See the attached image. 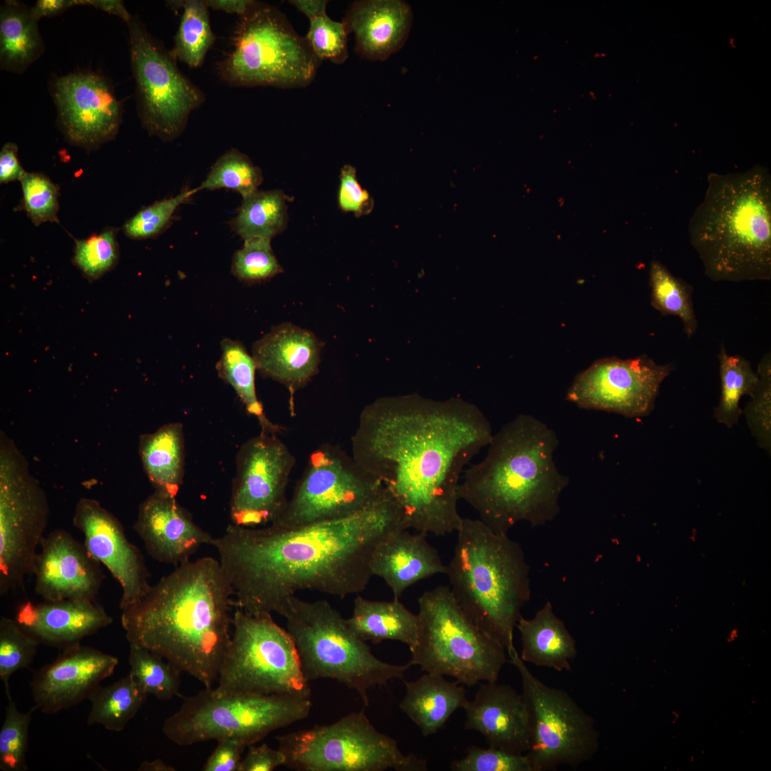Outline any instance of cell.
Masks as SVG:
<instances>
[{
  "label": "cell",
  "mask_w": 771,
  "mask_h": 771,
  "mask_svg": "<svg viewBox=\"0 0 771 771\" xmlns=\"http://www.w3.org/2000/svg\"><path fill=\"white\" fill-rule=\"evenodd\" d=\"M493 435L485 415L461 400L381 398L362 410L352 457L396 501L408 529L440 536L459 529L461 475Z\"/></svg>",
  "instance_id": "1"
},
{
  "label": "cell",
  "mask_w": 771,
  "mask_h": 771,
  "mask_svg": "<svg viewBox=\"0 0 771 771\" xmlns=\"http://www.w3.org/2000/svg\"><path fill=\"white\" fill-rule=\"evenodd\" d=\"M408 530L386 491L347 517L287 528L228 525L212 545L231 584L233 606L253 615L283 616L288 599L312 590L340 598L365 590L380 543Z\"/></svg>",
  "instance_id": "2"
},
{
  "label": "cell",
  "mask_w": 771,
  "mask_h": 771,
  "mask_svg": "<svg viewBox=\"0 0 771 771\" xmlns=\"http://www.w3.org/2000/svg\"><path fill=\"white\" fill-rule=\"evenodd\" d=\"M233 590L219 560L178 565L121 609L126 637L212 687L231 642Z\"/></svg>",
  "instance_id": "3"
},
{
  "label": "cell",
  "mask_w": 771,
  "mask_h": 771,
  "mask_svg": "<svg viewBox=\"0 0 771 771\" xmlns=\"http://www.w3.org/2000/svg\"><path fill=\"white\" fill-rule=\"evenodd\" d=\"M555 433L529 415H519L493 435L485 458L464 471L458 497L493 532L508 534L520 521L546 524L560 512L568 484L553 460Z\"/></svg>",
  "instance_id": "4"
},
{
  "label": "cell",
  "mask_w": 771,
  "mask_h": 771,
  "mask_svg": "<svg viewBox=\"0 0 771 771\" xmlns=\"http://www.w3.org/2000/svg\"><path fill=\"white\" fill-rule=\"evenodd\" d=\"M690 242L715 281L771 278V181L762 168L710 174L690 224Z\"/></svg>",
  "instance_id": "5"
},
{
  "label": "cell",
  "mask_w": 771,
  "mask_h": 771,
  "mask_svg": "<svg viewBox=\"0 0 771 771\" xmlns=\"http://www.w3.org/2000/svg\"><path fill=\"white\" fill-rule=\"evenodd\" d=\"M447 565L450 591L468 618L509 653L521 609L530 598V567L520 545L480 519L462 518Z\"/></svg>",
  "instance_id": "6"
},
{
  "label": "cell",
  "mask_w": 771,
  "mask_h": 771,
  "mask_svg": "<svg viewBox=\"0 0 771 771\" xmlns=\"http://www.w3.org/2000/svg\"><path fill=\"white\" fill-rule=\"evenodd\" d=\"M283 617L306 680H336L356 690L364 706L368 705L371 688L392 679L403 680L412 666L409 662L395 665L377 658L326 600L308 602L291 596Z\"/></svg>",
  "instance_id": "7"
},
{
  "label": "cell",
  "mask_w": 771,
  "mask_h": 771,
  "mask_svg": "<svg viewBox=\"0 0 771 771\" xmlns=\"http://www.w3.org/2000/svg\"><path fill=\"white\" fill-rule=\"evenodd\" d=\"M418 603V634L409 648V663L469 687L497 682L507 662L506 650L473 623L450 588L425 591Z\"/></svg>",
  "instance_id": "8"
},
{
  "label": "cell",
  "mask_w": 771,
  "mask_h": 771,
  "mask_svg": "<svg viewBox=\"0 0 771 771\" xmlns=\"http://www.w3.org/2000/svg\"><path fill=\"white\" fill-rule=\"evenodd\" d=\"M321 62L283 14L256 1L241 16L233 48L218 64V70L232 86L293 89L308 86Z\"/></svg>",
  "instance_id": "9"
},
{
  "label": "cell",
  "mask_w": 771,
  "mask_h": 771,
  "mask_svg": "<svg viewBox=\"0 0 771 771\" xmlns=\"http://www.w3.org/2000/svg\"><path fill=\"white\" fill-rule=\"evenodd\" d=\"M310 698L289 695H219L206 688L185 697L163 722L162 732L173 743L188 746L235 737L247 746L271 732L306 718Z\"/></svg>",
  "instance_id": "10"
},
{
  "label": "cell",
  "mask_w": 771,
  "mask_h": 771,
  "mask_svg": "<svg viewBox=\"0 0 771 771\" xmlns=\"http://www.w3.org/2000/svg\"><path fill=\"white\" fill-rule=\"evenodd\" d=\"M233 632L213 690L219 695H289L310 698L289 633L271 615H253L236 608Z\"/></svg>",
  "instance_id": "11"
},
{
  "label": "cell",
  "mask_w": 771,
  "mask_h": 771,
  "mask_svg": "<svg viewBox=\"0 0 771 771\" xmlns=\"http://www.w3.org/2000/svg\"><path fill=\"white\" fill-rule=\"evenodd\" d=\"M284 765L297 771H425L427 761L404 755L397 742L380 732L364 711L326 725L276 736Z\"/></svg>",
  "instance_id": "12"
},
{
  "label": "cell",
  "mask_w": 771,
  "mask_h": 771,
  "mask_svg": "<svg viewBox=\"0 0 771 771\" xmlns=\"http://www.w3.org/2000/svg\"><path fill=\"white\" fill-rule=\"evenodd\" d=\"M49 516L47 497L25 458L4 434L0 440V595L32 574Z\"/></svg>",
  "instance_id": "13"
},
{
  "label": "cell",
  "mask_w": 771,
  "mask_h": 771,
  "mask_svg": "<svg viewBox=\"0 0 771 771\" xmlns=\"http://www.w3.org/2000/svg\"><path fill=\"white\" fill-rule=\"evenodd\" d=\"M521 678L523 694L531 715L530 747L526 753L533 771L576 768L590 760L599 748L595 720L563 690L537 678L516 649L508 653Z\"/></svg>",
  "instance_id": "14"
},
{
  "label": "cell",
  "mask_w": 771,
  "mask_h": 771,
  "mask_svg": "<svg viewBox=\"0 0 771 771\" xmlns=\"http://www.w3.org/2000/svg\"><path fill=\"white\" fill-rule=\"evenodd\" d=\"M386 491L342 449L320 446L310 455L291 498L271 524L287 528L338 519L365 508Z\"/></svg>",
  "instance_id": "15"
},
{
  "label": "cell",
  "mask_w": 771,
  "mask_h": 771,
  "mask_svg": "<svg viewBox=\"0 0 771 771\" xmlns=\"http://www.w3.org/2000/svg\"><path fill=\"white\" fill-rule=\"evenodd\" d=\"M127 24L142 123L151 134L173 139L181 133L191 111L204 101V95L138 19L131 16Z\"/></svg>",
  "instance_id": "16"
},
{
  "label": "cell",
  "mask_w": 771,
  "mask_h": 771,
  "mask_svg": "<svg viewBox=\"0 0 771 771\" xmlns=\"http://www.w3.org/2000/svg\"><path fill=\"white\" fill-rule=\"evenodd\" d=\"M295 458L276 435L261 430L240 448L233 480L230 515L236 525H270L283 511Z\"/></svg>",
  "instance_id": "17"
},
{
  "label": "cell",
  "mask_w": 771,
  "mask_h": 771,
  "mask_svg": "<svg viewBox=\"0 0 771 771\" xmlns=\"http://www.w3.org/2000/svg\"><path fill=\"white\" fill-rule=\"evenodd\" d=\"M674 368L646 354L599 359L575 378L566 398L583 408L643 417L653 410L660 386Z\"/></svg>",
  "instance_id": "18"
},
{
  "label": "cell",
  "mask_w": 771,
  "mask_h": 771,
  "mask_svg": "<svg viewBox=\"0 0 771 771\" xmlns=\"http://www.w3.org/2000/svg\"><path fill=\"white\" fill-rule=\"evenodd\" d=\"M53 96L60 126L72 143L94 149L116 135L121 105L103 76L87 71L61 76Z\"/></svg>",
  "instance_id": "19"
},
{
  "label": "cell",
  "mask_w": 771,
  "mask_h": 771,
  "mask_svg": "<svg viewBox=\"0 0 771 771\" xmlns=\"http://www.w3.org/2000/svg\"><path fill=\"white\" fill-rule=\"evenodd\" d=\"M73 523L83 534L89 554L121 585L120 609L140 600L151 587L149 573L141 552L128 540L119 520L96 500L82 498L76 503Z\"/></svg>",
  "instance_id": "20"
},
{
  "label": "cell",
  "mask_w": 771,
  "mask_h": 771,
  "mask_svg": "<svg viewBox=\"0 0 771 771\" xmlns=\"http://www.w3.org/2000/svg\"><path fill=\"white\" fill-rule=\"evenodd\" d=\"M118 663L117 657L80 642L64 647L55 660L33 675L34 706L55 714L78 705L114 673Z\"/></svg>",
  "instance_id": "21"
},
{
  "label": "cell",
  "mask_w": 771,
  "mask_h": 771,
  "mask_svg": "<svg viewBox=\"0 0 771 771\" xmlns=\"http://www.w3.org/2000/svg\"><path fill=\"white\" fill-rule=\"evenodd\" d=\"M34 560V589L44 600L95 602L105 578L84 543L58 529L44 536Z\"/></svg>",
  "instance_id": "22"
},
{
  "label": "cell",
  "mask_w": 771,
  "mask_h": 771,
  "mask_svg": "<svg viewBox=\"0 0 771 771\" xmlns=\"http://www.w3.org/2000/svg\"><path fill=\"white\" fill-rule=\"evenodd\" d=\"M133 529L151 558L176 566L190 561L214 538L193 522L175 496L159 490L140 504Z\"/></svg>",
  "instance_id": "23"
},
{
  "label": "cell",
  "mask_w": 771,
  "mask_h": 771,
  "mask_svg": "<svg viewBox=\"0 0 771 771\" xmlns=\"http://www.w3.org/2000/svg\"><path fill=\"white\" fill-rule=\"evenodd\" d=\"M465 710V728L480 732L489 746L520 754L530 750V708L523 694L510 685H480Z\"/></svg>",
  "instance_id": "24"
},
{
  "label": "cell",
  "mask_w": 771,
  "mask_h": 771,
  "mask_svg": "<svg viewBox=\"0 0 771 771\" xmlns=\"http://www.w3.org/2000/svg\"><path fill=\"white\" fill-rule=\"evenodd\" d=\"M15 620L40 644L65 647L80 642L113 623L106 610L94 601L64 600L19 605Z\"/></svg>",
  "instance_id": "25"
},
{
  "label": "cell",
  "mask_w": 771,
  "mask_h": 771,
  "mask_svg": "<svg viewBox=\"0 0 771 771\" xmlns=\"http://www.w3.org/2000/svg\"><path fill=\"white\" fill-rule=\"evenodd\" d=\"M321 349L311 331L284 323L253 344L252 356L263 376L283 384L293 395L318 373Z\"/></svg>",
  "instance_id": "26"
},
{
  "label": "cell",
  "mask_w": 771,
  "mask_h": 771,
  "mask_svg": "<svg viewBox=\"0 0 771 771\" xmlns=\"http://www.w3.org/2000/svg\"><path fill=\"white\" fill-rule=\"evenodd\" d=\"M412 19L411 8L403 1L363 0L352 4L343 21L354 34L358 53L384 61L405 44Z\"/></svg>",
  "instance_id": "27"
},
{
  "label": "cell",
  "mask_w": 771,
  "mask_h": 771,
  "mask_svg": "<svg viewBox=\"0 0 771 771\" xmlns=\"http://www.w3.org/2000/svg\"><path fill=\"white\" fill-rule=\"evenodd\" d=\"M428 533L398 531L382 541L371 561L373 575L381 578L394 599L415 583L436 574H446L447 565L427 540Z\"/></svg>",
  "instance_id": "28"
},
{
  "label": "cell",
  "mask_w": 771,
  "mask_h": 771,
  "mask_svg": "<svg viewBox=\"0 0 771 771\" xmlns=\"http://www.w3.org/2000/svg\"><path fill=\"white\" fill-rule=\"evenodd\" d=\"M515 628L522 644L519 655L524 662L558 672L572 670L571 661L578 654L576 642L563 620L555 614L550 601L533 618L521 616Z\"/></svg>",
  "instance_id": "29"
},
{
  "label": "cell",
  "mask_w": 771,
  "mask_h": 771,
  "mask_svg": "<svg viewBox=\"0 0 771 771\" xmlns=\"http://www.w3.org/2000/svg\"><path fill=\"white\" fill-rule=\"evenodd\" d=\"M404 684L405 693L399 707L425 737L436 733L455 711L465 710L469 702L460 683L440 675L427 672Z\"/></svg>",
  "instance_id": "30"
},
{
  "label": "cell",
  "mask_w": 771,
  "mask_h": 771,
  "mask_svg": "<svg viewBox=\"0 0 771 771\" xmlns=\"http://www.w3.org/2000/svg\"><path fill=\"white\" fill-rule=\"evenodd\" d=\"M346 622L358 637L373 643L395 640L410 648L418 634V614L410 612L399 599L379 601L358 595L353 602V614Z\"/></svg>",
  "instance_id": "31"
},
{
  "label": "cell",
  "mask_w": 771,
  "mask_h": 771,
  "mask_svg": "<svg viewBox=\"0 0 771 771\" xmlns=\"http://www.w3.org/2000/svg\"><path fill=\"white\" fill-rule=\"evenodd\" d=\"M183 440L182 424L171 423L142 435L139 440L140 458L148 479L156 490L175 497L183 476Z\"/></svg>",
  "instance_id": "32"
},
{
  "label": "cell",
  "mask_w": 771,
  "mask_h": 771,
  "mask_svg": "<svg viewBox=\"0 0 771 771\" xmlns=\"http://www.w3.org/2000/svg\"><path fill=\"white\" fill-rule=\"evenodd\" d=\"M38 20L31 9L16 1H6L0 13V65L22 72L43 53Z\"/></svg>",
  "instance_id": "33"
},
{
  "label": "cell",
  "mask_w": 771,
  "mask_h": 771,
  "mask_svg": "<svg viewBox=\"0 0 771 771\" xmlns=\"http://www.w3.org/2000/svg\"><path fill=\"white\" fill-rule=\"evenodd\" d=\"M148 696L129 673L111 685H99L88 697L91 707L87 724L120 732L136 716Z\"/></svg>",
  "instance_id": "34"
},
{
  "label": "cell",
  "mask_w": 771,
  "mask_h": 771,
  "mask_svg": "<svg viewBox=\"0 0 771 771\" xmlns=\"http://www.w3.org/2000/svg\"><path fill=\"white\" fill-rule=\"evenodd\" d=\"M221 356L216 365L218 376L235 390L247 412L256 417L262 430L277 431L278 428L265 416L256 391L255 374L257 366L243 344L230 338L221 343Z\"/></svg>",
  "instance_id": "35"
},
{
  "label": "cell",
  "mask_w": 771,
  "mask_h": 771,
  "mask_svg": "<svg viewBox=\"0 0 771 771\" xmlns=\"http://www.w3.org/2000/svg\"><path fill=\"white\" fill-rule=\"evenodd\" d=\"M243 198L232 227L243 240L256 237L271 239L285 229L287 206L281 191L257 190Z\"/></svg>",
  "instance_id": "36"
},
{
  "label": "cell",
  "mask_w": 771,
  "mask_h": 771,
  "mask_svg": "<svg viewBox=\"0 0 771 771\" xmlns=\"http://www.w3.org/2000/svg\"><path fill=\"white\" fill-rule=\"evenodd\" d=\"M717 358L721 392L714 415L719 423L732 428L743 412L740 407L742 397L753 394L759 376L748 360L740 355L729 354L724 343L721 345Z\"/></svg>",
  "instance_id": "37"
},
{
  "label": "cell",
  "mask_w": 771,
  "mask_h": 771,
  "mask_svg": "<svg viewBox=\"0 0 771 771\" xmlns=\"http://www.w3.org/2000/svg\"><path fill=\"white\" fill-rule=\"evenodd\" d=\"M650 303L663 316H677L688 338L695 334L698 321L692 301V286L675 277L662 263L653 261L649 270Z\"/></svg>",
  "instance_id": "38"
},
{
  "label": "cell",
  "mask_w": 771,
  "mask_h": 771,
  "mask_svg": "<svg viewBox=\"0 0 771 771\" xmlns=\"http://www.w3.org/2000/svg\"><path fill=\"white\" fill-rule=\"evenodd\" d=\"M309 20L305 37L313 52L321 61L328 60L341 64L348 57V30L343 21H333L326 14L327 1L292 0L289 1Z\"/></svg>",
  "instance_id": "39"
},
{
  "label": "cell",
  "mask_w": 771,
  "mask_h": 771,
  "mask_svg": "<svg viewBox=\"0 0 771 771\" xmlns=\"http://www.w3.org/2000/svg\"><path fill=\"white\" fill-rule=\"evenodd\" d=\"M183 14L170 54L191 68L200 66L213 44L214 35L205 1H181Z\"/></svg>",
  "instance_id": "40"
},
{
  "label": "cell",
  "mask_w": 771,
  "mask_h": 771,
  "mask_svg": "<svg viewBox=\"0 0 771 771\" xmlns=\"http://www.w3.org/2000/svg\"><path fill=\"white\" fill-rule=\"evenodd\" d=\"M129 674L148 695L171 700L178 695L181 671L161 655L129 643Z\"/></svg>",
  "instance_id": "41"
},
{
  "label": "cell",
  "mask_w": 771,
  "mask_h": 771,
  "mask_svg": "<svg viewBox=\"0 0 771 771\" xmlns=\"http://www.w3.org/2000/svg\"><path fill=\"white\" fill-rule=\"evenodd\" d=\"M262 181L261 169L247 156L231 148L216 161L197 189L198 191L229 188L238 192L243 198L257 191Z\"/></svg>",
  "instance_id": "42"
},
{
  "label": "cell",
  "mask_w": 771,
  "mask_h": 771,
  "mask_svg": "<svg viewBox=\"0 0 771 771\" xmlns=\"http://www.w3.org/2000/svg\"><path fill=\"white\" fill-rule=\"evenodd\" d=\"M8 704L5 717L0 730V770L2 771H26L29 726L34 705L26 712L19 711L10 692H6Z\"/></svg>",
  "instance_id": "43"
},
{
  "label": "cell",
  "mask_w": 771,
  "mask_h": 771,
  "mask_svg": "<svg viewBox=\"0 0 771 771\" xmlns=\"http://www.w3.org/2000/svg\"><path fill=\"white\" fill-rule=\"evenodd\" d=\"M40 643L24 631L15 619H0V679L5 692H10L9 680L17 670L28 668Z\"/></svg>",
  "instance_id": "44"
},
{
  "label": "cell",
  "mask_w": 771,
  "mask_h": 771,
  "mask_svg": "<svg viewBox=\"0 0 771 771\" xmlns=\"http://www.w3.org/2000/svg\"><path fill=\"white\" fill-rule=\"evenodd\" d=\"M231 271L239 280L256 282L273 277L283 269L273 253L271 238L256 237L244 240L243 247L233 256Z\"/></svg>",
  "instance_id": "45"
},
{
  "label": "cell",
  "mask_w": 771,
  "mask_h": 771,
  "mask_svg": "<svg viewBox=\"0 0 771 771\" xmlns=\"http://www.w3.org/2000/svg\"><path fill=\"white\" fill-rule=\"evenodd\" d=\"M118 256V243L112 228L76 241L74 262L89 279H96L111 270Z\"/></svg>",
  "instance_id": "46"
},
{
  "label": "cell",
  "mask_w": 771,
  "mask_h": 771,
  "mask_svg": "<svg viewBox=\"0 0 771 771\" xmlns=\"http://www.w3.org/2000/svg\"><path fill=\"white\" fill-rule=\"evenodd\" d=\"M23 193L21 210H24L35 226L57 222L59 187L46 176L26 172L20 181Z\"/></svg>",
  "instance_id": "47"
},
{
  "label": "cell",
  "mask_w": 771,
  "mask_h": 771,
  "mask_svg": "<svg viewBox=\"0 0 771 771\" xmlns=\"http://www.w3.org/2000/svg\"><path fill=\"white\" fill-rule=\"evenodd\" d=\"M759 380L745 410L747 423L758 445L770 451L771 355L766 353L757 369Z\"/></svg>",
  "instance_id": "48"
},
{
  "label": "cell",
  "mask_w": 771,
  "mask_h": 771,
  "mask_svg": "<svg viewBox=\"0 0 771 771\" xmlns=\"http://www.w3.org/2000/svg\"><path fill=\"white\" fill-rule=\"evenodd\" d=\"M198 191L186 190L174 197L157 201L139 211L123 226L124 233L133 239L157 236L168 225L178 207Z\"/></svg>",
  "instance_id": "49"
},
{
  "label": "cell",
  "mask_w": 771,
  "mask_h": 771,
  "mask_svg": "<svg viewBox=\"0 0 771 771\" xmlns=\"http://www.w3.org/2000/svg\"><path fill=\"white\" fill-rule=\"evenodd\" d=\"M450 768L453 771H533L526 753L474 745L468 747L463 758L453 761Z\"/></svg>",
  "instance_id": "50"
},
{
  "label": "cell",
  "mask_w": 771,
  "mask_h": 771,
  "mask_svg": "<svg viewBox=\"0 0 771 771\" xmlns=\"http://www.w3.org/2000/svg\"><path fill=\"white\" fill-rule=\"evenodd\" d=\"M340 178L338 204L341 208L346 212H352L357 216L370 213L373 202L369 193L358 183L356 168L351 165H345L341 168Z\"/></svg>",
  "instance_id": "51"
},
{
  "label": "cell",
  "mask_w": 771,
  "mask_h": 771,
  "mask_svg": "<svg viewBox=\"0 0 771 771\" xmlns=\"http://www.w3.org/2000/svg\"><path fill=\"white\" fill-rule=\"evenodd\" d=\"M217 745L204 763L203 771H239L241 755L247 745L235 737L218 739Z\"/></svg>",
  "instance_id": "52"
},
{
  "label": "cell",
  "mask_w": 771,
  "mask_h": 771,
  "mask_svg": "<svg viewBox=\"0 0 771 771\" xmlns=\"http://www.w3.org/2000/svg\"><path fill=\"white\" fill-rule=\"evenodd\" d=\"M248 750L241 760L239 771H271L284 765L285 756L280 750H275L267 744L248 746Z\"/></svg>",
  "instance_id": "53"
},
{
  "label": "cell",
  "mask_w": 771,
  "mask_h": 771,
  "mask_svg": "<svg viewBox=\"0 0 771 771\" xmlns=\"http://www.w3.org/2000/svg\"><path fill=\"white\" fill-rule=\"evenodd\" d=\"M26 171L17 158V147L14 143H5L0 151V182L21 181Z\"/></svg>",
  "instance_id": "54"
},
{
  "label": "cell",
  "mask_w": 771,
  "mask_h": 771,
  "mask_svg": "<svg viewBox=\"0 0 771 771\" xmlns=\"http://www.w3.org/2000/svg\"><path fill=\"white\" fill-rule=\"evenodd\" d=\"M73 6H75L74 0H39L31 9L39 21L42 17L59 15Z\"/></svg>",
  "instance_id": "55"
},
{
  "label": "cell",
  "mask_w": 771,
  "mask_h": 771,
  "mask_svg": "<svg viewBox=\"0 0 771 771\" xmlns=\"http://www.w3.org/2000/svg\"><path fill=\"white\" fill-rule=\"evenodd\" d=\"M76 5L91 6L110 14L118 16L126 23L131 16L126 10L123 1L119 0H75Z\"/></svg>",
  "instance_id": "56"
},
{
  "label": "cell",
  "mask_w": 771,
  "mask_h": 771,
  "mask_svg": "<svg viewBox=\"0 0 771 771\" xmlns=\"http://www.w3.org/2000/svg\"><path fill=\"white\" fill-rule=\"evenodd\" d=\"M205 1L208 9L222 11L228 14H236L243 16L250 10L256 1L206 0Z\"/></svg>",
  "instance_id": "57"
},
{
  "label": "cell",
  "mask_w": 771,
  "mask_h": 771,
  "mask_svg": "<svg viewBox=\"0 0 771 771\" xmlns=\"http://www.w3.org/2000/svg\"><path fill=\"white\" fill-rule=\"evenodd\" d=\"M139 771H174L175 768L161 759L158 758L152 761H143L139 766Z\"/></svg>",
  "instance_id": "58"
}]
</instances>
